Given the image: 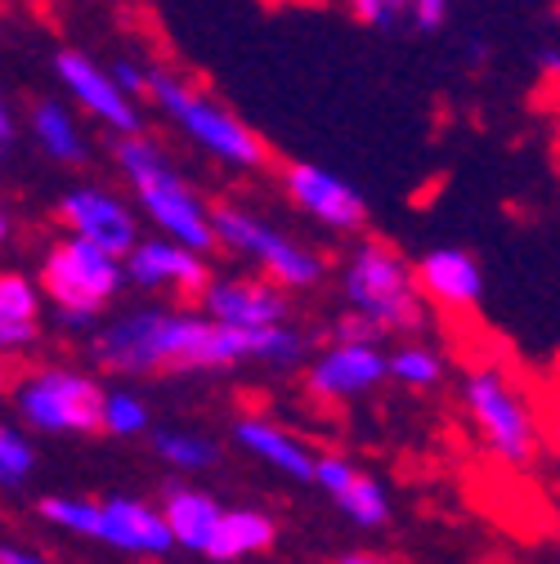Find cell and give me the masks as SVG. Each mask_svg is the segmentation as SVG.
Instances as JSON below:
<instances>
[{
	"instance_id": "6da1fadb",
	"label": "cell",
	"mask_w": 560,
	"mask_h": 564,
	"mask_svg": "<svg viewBox=\"0 0 560 564\" xmlns=\"http://www.w3.org/2000/svg\"><path fill=\"white\" fill-rule=\"evenodd\" d=\"M90 355L121 377L144 372H197V368H234L247 359L288 368L305 355V336L288 323L269 327H238L220 318H193L171 310H134L117 323H108L95 340Z\"/></svg>"
},
{
	"instance_id": "7a4b0ae2",
	"label": "cell",
	"mask_w": 560,
	"mask_h": 564,
	"mask_svg": "<svg viewBox=\"0 0 560 564\" xmlns=\"http://www.w3.org/2000/svg\"><path fill=\"white\" fill-rule=\"evenodd\" d=\"M117 166L134 188V202L144 206V216L175 242L193 247V251H212L216 238V220H212V206H206L193 184L175 171V162L153 144V139L139 130V134H121L117 139Z\"/></svg>"
},
{
	"instance_id": "3957f363",
	"label": "cell",
	"mask_w": 560,
	"mask_h": 564,
	"mask_svg": "<svg viewBox=\"0 0 560 564\" xmlns=\"http://www.w3.org/2000/svg\"><path fill=\"white\" fill-rule=\"evenodd\" d=\"M149 99L189 144L212 153L229 171H260L269 162L265 139L238 112H229L220 99H212L189 77H180L175 67H149Z\"/></svg>"
},
{
	"instance_id": "277c9868",
	"label": "cell",
	"mask_w": 560,
	"mask_h": 564,
	"mask_svg": "<svg viewBox=\"0 0 560 564\" xmlns=\"http://www.w3.org/2000/svg\"><path fill=\"white\" fill-rule=\"evenodd\" d=\"M462 408L488 457L507 470H529L542 457V421L525 386L503 364H475L462 377Z\"/></svg>"
},
{
	"instance_id": "5b68a950",
	"label": "cell",
	"mask_w": 560,
	"mask_h": 564,
	"mask_svg": "<svg viewBox=\"0 0 560 564\" xmlns=\"http://www.w3.org/2000/svg\"><path fill=\"white\" fill-rule=\"evenodd\" d=\"M345 301L386 336L427 327V292L417 282V264L381 238H364L345 260Z\"/></svg>"
},
{
	"instance_id": "8992f818",
	"label": "cell",
	"mask_w": 560,
	"mask_h": 564,
	"mask_svg": "<svg viewBox=\"0 0 560 564\" xmlns=\"http://www.w3.org/2000/svg\"><path fill=\"white\" fill-rule=\"evenodd\" d=\"M126 256L104 251L99 242L67 234L41 260V292L54 301L63 323H90L121 288Z\"/></svg>"
},
{
	"instance_id": "52a82bcc",
	"label": "cell",
	"mask_w": 560,
	"mask_h": 564,
	"mask_svg": "<svg viewBox=\"0 0 560 564\" xmlns=\"http://www.w3.org/2000/svg\"><path fill=\"white\" fill-rule=\"evenodd\" d=\"M212 220H216V238L220 247L256 260L278 288H314V282H323V256H314L305 242L288 238L283 229H273L269 220L251 216L247 206L238 202H225L212 210Z\"/></svg>"
},
{
	"instance_id": "ba28073f",
	"label": "cell",
	"mask_w": 560,
	"mask_h": 564,
	"mask_svg": "<svg viewBox=\"0 0 560 564\" xmlns=\"http://www.w3.org/2000/svg\"><path fill=\"white\" fill-rule=\"evenodd\" d=\"M104 390L67 368L36 372L19 386V412L45 435H90L104 431Z\"/></svg>"
},
{
	"instance_id": "9c48e42d",
	"label": "cell",
	"mask_w": 560,
	"mask_h": 564,
	"mask_svg": "<svg viewBox=\"0 0 560 564\" xmlns=\"http://www.w3.org/2000/svg\"><path fill=\"white\" fill-rule=\"evenodd\" d=\"M54 73L63 82V90L73 95L99 126H108L112 134H139L144 130V112H139V99L112 77V67L95 63L82 50H58L54 54Z\"/></svg>"
},
{
	"instance_id": "30bf717a",
	"label": "cell",
	"mask_w": 560,
	"mask_h": 564,
	"mask_svg": "<svg viewBox=\"0 0 560 564\" xmlns=\"http://www.w3.org/2000/svg\"><path fill=\"white\" fill-rule=\"evenodd\" d=\"M283 193L297 210H305L310 220H319L332 234H359L368 225L364 197L349 188L341 175L314 166V162H288L283 166Z\"/></svg>"
},
{
	"instance_id": "8fae6325",
	"label": "cell",
	"mask_w": 560,
	"mask_h": 564,
	"mask_svg": "<svg viewBox=\"0 0 560 564\" xmlns=\"http://www.w3.org/2000/svg\"><path fill=\"white\" fill-rule=\"evenodd\" d=\"M390 377V355H381V340H332L310 364V390L319 399H359Z\"/></svg>"
},
{
	"instance_id": "7c38bea8",
	"label": "cell",
	"mask_w": 560,
	"mask_h": 564,
	"mask_svg": "<svg viewBox=\"0 0 560 564\" xmlns=\"http://www.w3.org/2000/svg\"><path fill=\"white\" fill-rule=\"evenodd\" d=\"M58 220L67 225V234H82L90 242H99L112 256H130L139 242V225L130 216V206L121 197H112L108 188H73L58 202Z\"/></svg>"
},
{
	"instance_id": "4fadbf2b",
	"label": "cell",
	"mask_w": 560,
	"mask_h": 564,
	"mask_svg": "<svg viewBox=\"0 0 560 564\" xmlns=\"http://www.w3.org/2000/svg\"><path fill=\"white\" fill-rule=\"evenodd\" d=\"M126 278L139 282V288H175V292H193L202 296L206 282H212V269H206L202 251L175 242V238H139L134 251L126 256Z\"/></svg>"
},
{
	"instance_id": "5bb4252c",
	"label": "cell",
	"mask_w": 560,
	"mask_h": 564,
	"mask_svg": "<svg viewBox=\"0 0 560 564\" xmlns=\"http://www.w3.org/2000/svg\"><path fill=\"white\" fill-rule=\"evenodd\" d=\"M314 484L341 507V516L355 520L359 529H381V524L390 520L386 488H381L373 475H364L355 462H345V457H336V453H319V462H314Z\"/></svg>"
},
{
	"instance_id": "9a60e30c",
	"label": "cell",
	"mask_w": 560,
	"mask_h": 564,
	"mask_svg": "<svg viewBox=\"0 0 560 564\" xmlns=\"http://www.w3.org/2000/svg\"><path fill=\"white\" fill-rule=\"evenodd\" d=\"M202 310L238 323V327H269V323H288V296L278 282H247V278H212L202 292Z\"/></svg>"
},
{
	"instance_id": "2e32d148",
	"label": "cell",
	"mask_w": 560,
	"mask_h": 564,
	"mask_svg": "<svg viewBox=\"0 0 560 564\" xmlns=\"http://www.w3.org/2000/svg\"><path fill=\"white\" fill-rule=\"evenodd\" d=\"M417 282H422L427 301H435L449 314H466L484 296V273L480 260L462 247H435L417 260Z\"/></svg>"
},
{
	"instance_id": "e0dca14e",
	"label": "cell",
	"mask_w": 560,
	"mask_h": 564,
	"mask_svg": "<svg viewBox=\"0 0 560 564\" xmlns=\"http://www.w3.org/2000/svg\"><path fill=\"white\" fill-rule=\"evenodd\" d=\"M104 546L130 551V555H166L175 546V533L162 511L134 498H108L104 502Z\"/></svg>"
},
{
	"instance_id": "ac0fdd59",
	"label": "cell",
	"mask_w": 560,
	"mask_h": 564,
	"mask_svg": "<svg viewBox=\"0 0 560 564\" xmlns=\"http://www.w3.org/2000/svg\"><path fill=\"white\" fill-rule=\"evenodd\" d=\"M381 36H435L449 23V0H341Z\"/></svg>"
},
{
	"instance_id": "d6986e66",
	"label": "cell",
	"mask_w": 560,
	"mask_h": 564,
	"mask_svg": "<svg viewBox=\"0 0 560 564\" xmlns=\"http://www.w3.org/2000/svg\"><path fill=\"white\" fill-rule=\"evenodd\" d=\"M234 435H238V444H243L251 457H260L265 466L283 470V475H292V479H314V462H319V453H310L297 435L269 426V421H256V416L238 421V431H234Z\"/></svg>"
},
{
	"instance_id": "ffe728a7",
	"label": "cell",
	"mask_w": 560,
	"mask_h": 564,
	"mask_svg": "<svg viewBox=\"0 0 560 564\" xmlns=\"http://www.w3.org/2000/svg\"><path fill=\"white\" fill-rule=\"evenodd\" d=\"M162 516H166V524H171V533H175L180 546L206 551V542H212V533H216L225 507H220L206 488H180V484H175V488H166Z\"/></svg>"
},
{
	"instance_id": "44dd1931",
	"label": "cell",
	"mask_w": 560,
	"mask_h": 564,
	"mask_svg": "<svg viewBox=\"0 0 560 564\" xmlns=\"http://www.w3.org/2000/svg\"><path fill=\"white\" fill-rule=\"evenodd\" d=\"M28 121H32V134H36V144H41L45 158H54L63 166L86 162V134H82L73 108H63L58 99H41V104H32Z\"/></svg>"
},
{
	"instance_id": "7402d4cb",
	"label": "cell",
	"mask_w": 560,
	"mask_h": 564,
	"mask_svg": "<svg viewBox=\"0 0 560 564\" xmlns=\"http://www.w3.org/2000/svg\"><path fill=\"white\" fill-rule=\"evenodd\" d=\"M273 520L265 511H225L212 542H206L202 555H212V560H243V555H256V551H269L273 546Z\"/></svg>"
},
{
	"instance_id": "603a6c76",
	"label": "cell",
	"mask_w": 560,
	"mask_h": 564,
	"mask_svg": "<svg viewBox=\"0 0 560 564\" xmlns=\"http://www.w3.org/2000/svg\"><path fill=\"white\" fill-rule=\"evenodd\" d=\"M390 377L408 390H431L444 381V359H440V349H431L422 340H408L390 355Z\"/></svg>"
},
{
	"instance_id": "cb8c5ba5",
	"label": "cell",
	"mask_w": 560,
	"mask_h": 564,
	"mask_svg": "<svg viewBox=\"0 0 560 564\" xmlns=\"http://www.w3.org/2000/svg\"><path fill=\"white\" fill-rule=\"evenodd\" d=\"M41 520H50L54 529H67L77 538L104 542V502H86V498H41Z\"/></svg>"
},
{
	"instance_id": "d4e9b609",
	"label": "cell",
	"mask_w": 560,
	"mask_h": 564,
	"mask_svg": "<svg viewBox=\"0 0 560 564\" xmlns=\"http://www.w3.org/2000/svg\"><path fill=\"white\" fill-rule=\"evenodd\" d=\"M153 453L166 466H180V470H206V466H216V457H220V448L212 440L193 435V431H158L153 435Z\"/></svg>"
},
{
	"instance_id": "484cf974",
	"label": "cell",
	"mask_w": 560,
	"mask_h": 564,
	"mask_svg": "<svg viewBox=\"0 0 560 564\" xmlns=\"http://www.w3.org/2000/svg\"><path fill=\"white\" fill-rule=\"evenodd\" d=\"M104 431H108V435H121V440L144 435V431H149V408H144V399L130 394V390H112V394L104 399Z\"/></svg>"
},
{
	"instance_id": "4316f807",
	"label": "cell",
	"mask_w": 560,
	"mask_h": 564,
	"mask_svg": "<svg viewBox=\"0 0 560 564\" xmlns=\"http://www.w3.org/2000/svg\"><path fill=\"white\" fill-rule=\"evenodd\" d=\"M41 288L23 273H0V318H19V323H36L41 314Z\"/></svg>"
},
{
	"instance_id": "83f0119b",
	"label": "cell",
	"mask_w": 560,
	"mask_h": 564,
	"mask_svg": "<svg viewBox=\"0 0 560 564\" xmlns=\"http://www.w3.org/2000/svg\"><path fill=\"white\" fill-rule=\"evenodd\" d=\"M32 466H36V448L14 426H0V488H23Z\"/></svg>"
},
{
	"instance_id": "f1b7e54d",
	"label": "cell",
	"mask_w": 560,
	"mask_h": 564,
	"mask_svg": "<svg viewBox=\"0 0 560 564\" xmlns=\"http://www.w3.org/2000/svg\"><path fill=\"white\" fill-rule=\"evenodd\" d=\"M538 82H542V90L560 104V10L542 23V41H538Z\"/></svg>"
},
{
	"instance_id": "f546056e",
	"label": "cell",
	"mask_w": 560,
	"mask_h": 564,
	"mask_svg": "<svg viewBox=\"0 0 560 564\" xmlns=\"http://www.w3.org/2000/svg\"><path fill=\"white\" fill-rule=\"evenodd\" d=\"M381 336H386V332H381L377 323H368L359 310H349V314L332 327V340H381Z\"/></svg>"
},
{
	"instance_id": "4dcf8cb0",
	"label": "cell",
	"mask_w": 560,
	"mask_h": 564,
	"mask_svg": "<svg viewBox=\"0 0 560 564\" xmlns=\"http://www.w3.org/2000/svg\"><path fill=\"white\" fill-rule=\"evenodd\" d=\"M112 77H117L134 99H149V67H139L134 58H117V63H112Z\"/></svg>"
},
{
	"instance_id": "1f68e13d",
	"label": "cell",
	"mask_w": 560,
	"mask_h": 564,
	"mask_svg": "<svg viewBox=\"0 0 560 564\" xmlns=\"http://www.w3.org/2000/svg\"><path fill=\"white\" fill-rule=\"evenodd\" d=\"M36 340V323H19V318H0V355H14Z\"/></svg>"
},
{
	"instance_id": "d6a6232c",
	"label": "cell",
	"mask_w": 560,
	"mask_h": 564,
	"mask_svg": "<svg viewBox=\"0 0 560 564\" xmlns=\"http://www.w3.org/2000/svg\"><path fill=\"white\" fill-rule=\"evenodd\" d=\"M0 564H45V560L23 551V546H0Z\"/></svg>"
},
{
	"instance_id": "836d02e7",
	"label": "cell",
	"mask_w": 560,
	"mask_h": 564,
	"mask_svg": "<svg viewBox=\"0 0 560 564\" xmlns=\"http://www.w3.org/2000/svg\"><path fill=\"white\" fill-rule=\"evenodd\" d=\"M14 134H19L14 112H10V104H6V99H0V144H14Z\"/></svg>"
},
{
	"instance_id": "e575fe53",
	"label": "cell",
	"mask_w": 560,
	"mask_h": 564,
	"mask_svg": "<svg viewBox=\"0 0 560 564\" xmlns=\"http://www.w3.org/2000/svg\"><path fill=\"white\" fill-rule=\"evenodd\" d=\"M336 564H390V560H381V555H368V551H349V555H341Z\"/></svg>"
},
{
	"instance_id": "d590c367",
	"label": "cell",
	"mask_w": 560,
	"mask_h": 564,
	"mask_svg": "<svg viewBox=\"0 0 560 564\" xmlns=\"http://www.w3.org/2000/svg\"><path fill=\"white\" fill-rule=\"evenodd\" d=\"M6 238H10V216L0 210V242H6Z\"/></svg>"
},
{
	"instance_id": "8d00e7d4",
	"label": "cell",
	"mask_w": 560,
	"mask_h": 564,
	"mask_svg": "<svg viewBox=\"0 0 560 564\" xmlns=\"http://www.w3.org/2000/svg\"><path fill=\"white\" fill-rule=\"evenodd\" d=\"M556 166H560V117H556Z\"/></svg>"
}]
</instances>
